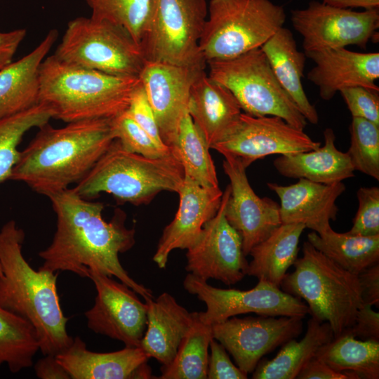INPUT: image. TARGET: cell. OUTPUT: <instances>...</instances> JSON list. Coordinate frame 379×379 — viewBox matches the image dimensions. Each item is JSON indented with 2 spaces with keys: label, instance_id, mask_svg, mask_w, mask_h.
Returning a JSON list of instances; mask_svg holds the SVG:
<instances>
[{
  "label": "cell",
  "instance_id": "19",
  "mask_svg": "<svg viewBox=\"0 0 379 379\" xmlns=\"http://www.w3.org/2000/svg\"><path fill=\"white\" fill-rule=\"evenodd\" d=\"M177 193V213L164 228L153 256L161 269L166 267L172 251L187 249L197 241L204 224L218 211L223 192L219 187H205L184 176Z\"/></svg>",
  "mask_w": 379,
  "mask_h": 379
},
{
  "label": "cell",
  "instance_id": "28",
  "mask_svg": "<svg viewBox=\"0 0 379 379\" xmlns=\"http://www.w3.org/2000/svg\"><path fill=\"white\" fill-rule=\"evenodd\" d=\"M305 228L301 223H281L251 250L247 275L280 287L288 269L298 258L300 238Z\"/></svg>",
  "mask_w": 379,
  "mask_h": 379
},
{
  "label": "cell",
  "instance_id": "39",
  "mask_svg": "<svg viewBox=\"0 0 379 379\" xmlns=\"http://www.w3.org/2000/svg\"><path fill=\"white\" fill-rule=\"evenodd\" d=\"M358 209L350 234L372 237L379 235V188L360 187L357 192Z\"/></svg>",
  "mask_w": 379,
  "mask_h": 379
},
{
  "label": "cell",
  "instance_id": "15",
  "mask_svg": "<svg viewBox=\"0 0 379 379\" xmlns=\"http://www.w3.org/2000/svg\"><path fill=\"white\" fill-rule=\"evenodd\" d=\"M299 317H230L211 326L213 338L221 343L246 374L253 372L261 358L302 331Z\"/></svg>",
  "mask_w": 379,
  "mask_h": 379
},
{
  "label": "cell",
  "instance_id": "30",
  "mask_svg": "<svg viewBox=\"0 0 379 379\" xmlns=\"http://www.w3.org/2000/svg\"><path fill=\"white\" fill-rule=\"evenodd\" d=\"M307 241L340 267L356 275L379 263V235L338 233L328 225L319 232L309 233Z\"/></svg>",
  "mask_w": 379,
  "mask_h": 379
},
{
  "label": "cell",
  "instance_id": "5",
  "mask_svg": "<svg viewBox=\"0 0 379 379\" xmlns=\"http://www.w3.org/2000/svg\"><path fill=\"white\" fill-rule=\"evenodd\" d=\"M181 164L173 154L147 157L126 150L117 139L73 190L81 197L100 193L112 195L119 204H147L160 192H178L184 179Z\"/></svg>",
  "mask_w": 379,
  "mask_h": 379
},
{
  "label": "cell",
  "instance_id": "21",
  "mask_svg": "<svg viewBox=\"0 0 379 379\" xmlns=\"http://www.w3.org/2000/svg\"><path fill=\"white\" fill-rule=\"evenodd\" d=\"M58 362L71 379H148L150 358L140 347H125L111 352H95L87 349L79 336L57 354Z\"/></svg>",
  "mask_w": 379,
  "mask_h": 379
},
{
  "label": "cell",
  "instance_id": "23",
  "mask_svg": "<svg viewBox=\"0 0 379 379\" xmlns=\"http://www.w3.org/2000/svg\"><path fill=\"white\" fill-rule=\"evenodd\" d=\"M145 301L147 326L140 347L162 366H167L196 320L197 312H190L166 292L156 299L148 298Z\"/></svg>",
  "mask_w": 379,
  "mask_h": 379
},
{
  "label": "cell",
  "instance_id": "36",
  "mask_svg": "<svg viewBox=\"0 0 379 379\" xmlns=\"http://www.w3.org/2000/svg\"><path fill=\"white\" fill-rule=\"evenodd\" d=\"M91 17L124 27L139 44L142 39L150 11L151 0H84Z\"/></svg>",
  "mask_w": 379,
  "mask_h": 379
},
{
  "label": "cell",
  "instance_id": "34",
  "mask_svg": "<svg viewBox=\"0 0 379 379\" xmlns=\"http://www.w3.org/2000/svg\"><path fill=\"white\" fill-rule=\"evenodd\" d=\"M212 327L197 317L182 340L176 354L167 366L161 367V379H206Z\"/></svg>",
  "mask_w": 379,
  "mask_h": 379
},
{
  "label": "cell",
  "instance_id": "13",
  "mask_svg": "<svg viewBox=\"0 0 379 379\" xmlns=\"http://www.w3.org/2000/svg\"><path fill=\"white\" fill-rule=\"evenodd\" d=\"M312 140L276 116L254 117L242 112L237 124L211 149L238 159L246 168L255 161L272 154H288L316 149Z\"/></svg>",
  "mask_w": 379,
  "mask_h": 379
},
{
  "label": "cell",
  "instance_id": "3",
  "mask_svg": "<svg viewBox=\"0 0 379 379\" xmlns=\"http://www.w3.org/2000/svg\"><path fill=\"white\" fill-rule=\"evenodd\" d=\"M24 231L14 220L0 230V307L22 317L34 328L39 350L56 356L73 340L57 290L58 272L34 270L22 252Z\"/></svg>",
  "mask_w": 379,
  "mask_h": 379
},
{
  "label": "cell",
  "instance_id": "9",
  "mask_svg": "<svg viewBox=\"0 0 379 379\" xmlns=\"http://www.w3.org/2000/svg\"><path fill=\"white\" fill-rule=\"evenodd\" d=\"M54 55L71 65L122 77H139L147 61L124 27L91 16L68 22Z\"/></svg>",
  "mask_w": 379,
  "mask_h": 379
},
{
  "label": "cell",
  "instance_id": "25",
  "mask_svg": "<svg viewBox=\"0 0 379 379\" xmlns=\"http://www.w3.org/2000/svg\"><path fill=\"white\" fill-rule=\"evenodd\" d=\"M57 38L50 30L30 53L0 69V119L39 104L40 67Z\"/></svg>",
  "mask_w": 379,
  "mask_h": 379
},
{
  "label": "cell",
  "instance_id": "33",
  "mask_svg": "<svg viewBox=\"0 0 379 379\" xmlns=\"http://www.w3.org/2000/svg\"><path fill=\"white\" fill-rule=\"evenodd\" d=\"M39 350L37 333L27 320L0 307V366L15 373L33 365Z\"/></svg>",
  "mask_w": 379,
  "mask_h": 379
},
{
  "label": "cell",
  "instance_id": "11",
  "mask_svg": "<svg viewBox=\"0 0 379 379\" xmlns=\"http://www.w3.org/2000/svg\"><path fill=\"white\" fill-rule=\"evenodd\" d=\"M184 288L206 306L198 312L199 319L212 326L239 314L255 313L266 317H305L310 314L307 305L272 284L258 280L256 286L246 291L214 287L189 273L183 280Z\"/></svg>",
  "mask_w": 379,
  "mask_h": 379
},
{
  "label": "cell",
  "instance_id": "6",
  "mask_svg": "<svg viewBox=\"0 0 379 379\" xmlns=\"http://www.w3.org/2000/svg\"><path fill=\"white\" fill-rule=\"evenodd\" d=\"M286 274L280 287L306 302L311 316L330 325L334 337L340 335L354 322L363 306L357 275L340 267L308 241L302 255Z\"/></svg>",
  "mask_w": 379,
  "mask_h": 379
},
{
  "label": "cell",
  "instance_id": "8",
  "mask_svg": "<svg viewBox=\"0 0 379 379\" xmlns=\"http://www.w3.org/2000/svg\"><path fill=\"white\" fill-rule=\"evenodd\" d=\"M206 65L208 77L231 91L244 113L279 117L304 131L307 120L277 80L261 48Z\"/></svg>",
  "mask_w": 379,
  "mask_h": 379
},
{
  "label": "cell",
  "instance_id": "26",
  "mask_svg": "<svg viewBox=\"0 0 379 379\" xmlns=\"http://www.w3.org/2000/svg\"><path fill=\"white\" fill-rule=\"evenodd\" d=\"M324 138V145L316 149L280 155L274 160V168L283 176L322 184L343 182L354 177V168L348 154L335 145L333 130L325 129Z\"/></svg>",
  "mask_w": 379,
  "mask_h": 379
},
{
  "label": "cell",
  "instance_id": "49",
  "mask_svg": "<svg viewBox=\"0 0 379 379\" xmlns=\"http://www.w3.org/2000/svg\"><path fill=\"white\" fill-rule=\"evenodd\" d=\"M2 274V271H1V265H0V276Z\"/></svg>",
  "mask_w": 379,
  "mask_h": 379
},
{
  "label": "cell",
  "instance_id": "14",
  "mask_svg": "<svg viewBox=\"0 0 379 379\" xmlns=\"http://www.w3.org/2000/svg\"><path fill=\"white\" fill-rule=\"evenodd\" d=\"M230 194L228 185L216 214L204 224L197 241L187 249L185 266L186 271L203 280L214 279L227 286L247 275L248 266L241 237L225 218Z\"/></svg>",
  "mask_w": 379,
  "mask_h": 379
},
{
  "label": "cell",
  "instance_id": "37",
  "mask_svg": "<svg viewBox=\"0 0 379 379\" xmlns=\"http://www.w3.org/2000/svg\"><path fill=\"white\" fill-rule=\"evenodd\" d=\"M350 146L347 152L354 171L379 180V126L352 117Z\"/></svg>",
  "mask_w": 379,
  "mask_h": 379
},
{
  "label": "cell",
  "instance_id": "2",
  "mask_svg": "<svg viewBox=\"0 0 379 379\" xmlns=\"http://www.w3.org/2000/svg\"><path fill=\"white\" fill-rule=\"evenodd\" d=\"M20 153L10 180L26 183L46 197L79 182L115 140L111 119L46 124Z\"/></svg>",
  "mask_w": 379,
  "mask_h": 379
},
{
  "label": "cell",
  "instance_id": "41",
  "mask_svg": "<svg viewBox=\"0 0 379 379\" xmlns=\"http://www.w3.org/2000/svg\"><path fill=\"white\" fill-rule=\"evenodd\" d=\"M126 111L157 145L168 147L162 141L154 112L142 84L134 91Z\"/></svg>",
  "mask_w": 379,
  "mask_h": 379
},
{
  "label": "cell",
  "instance_id": "24",
  "mask_svg": "<svg viewBox=\"0 0 379 379\" xmlns=\"http://www.w3.org/2000/svg\"><path fill=\"white\" fill-rule=\"evenodd\" d=\"M187 112L210 148L237 124L242 113L231 91L211 79L205 70L191 86Z\"/></svg>",
  "mask_w": 379,
  "mask_h": 379
},
{
  "label": "cell",
  "instance_id": "4",
  "mask_svg": "<svg viewBox=\"0 0 379 379\" xmlns=\"http://www.w3.org/2000/svg\"><path fill=\"white\" fill-rule=\"evenodd\" d=\"M39 103L53 118L66 123L112 119L125 112L141 84L139 77H122L74 65L54 54L39 71Z\"/></svg>",
  "mask_w": 379,
  "mask_h": 379
},
{
  "label": "cell",
  "instance_id": "47",
  "mask_svg": "<svg viewBox=\"0 0 379 379\" xmlns=\"http://www.w3.org/2000/svg\"><path fill=\"white\" fill-rule=\"evenodd\" d=\"M36 375L41 379H69L66 369L58 362L55 355H44L34 365Z\"/></svg>",
  "mask_w": 379,
  "mask_h": 379
},
{
  "label": "cell",
  "instance_id": "16",
  "mask_svg": "<svg viewBox=\"0 0 379 379\" xmlns=\"http://www.w3.org/2000/svg\"><path fill=\"white\" fill-rule=\"evenodd\" d=\"M88 278L97 295L93 306L85 312L88 328L122 342L125 347H140L147 326V304L132 288L112 277L91 271Z\"/></svg>",
  "mask_w": 379,
  "mask_h": 379
},
{
  "label": "cell",
  "instance_id": "44",
  "mask_svg": "<svg viewBox=\"0 0 379 379\" xmlns=\"http://www.w3.org/2000/svg\"><path fill=\"white\" fill-rule=\"evenodd\" d=\"M364 304L378 307L379 263L373 265L357 275Z\"/></svg>",
  "mask_w": 379,
  "mask_h": 379
},
{
  "label": "cell",
  "instance_id": "38",
  "mask_svg": "<svg viewBox=\"0 0 379 379\" xmlns=\"http://www.w3.org/2000/svg\"><path fill=\"white\" fill-rule=\"evenodd\" d=\"M115 139L127 151L147 157L159 158L171 154L168 147H161L133 120L126 110L111 119Z\"/></svg>",
  "mask_w": 379,
  "mask_h": 379
},
{
  "label": "cell",
  "instance_id": "18",
  "mask_svg": "<svg viewBox=\"0 0 379 379\" xmlns=\"http://www.w3.org/2000/svg\"><path fill=\"white\" fill-rule=\"evenodd\" d=\"M204 69L146 61L139 76L164 143L172 147L188 113L190 88Z\"/></svg>",
  "mask_w": 379,
  "mask_h": 379
},
{
  "label": "cell",
  "instance_id": "32",
  "mask_svg": "<svg viewBox=\"0 0 379 379\" xmlns=\"http://www.w3.org/2000/svg\"><path fill=\"white\" fill-rule=\"evenodd\" d=\"M209 146L187 113L181 120L171 150L181 164L185 176L205 187H219Z\"/></svg>",
  "mask_w": 379,
  "mask_h": 379
},
{
  "label": "cell",
  "instance_id": "27",
  "mask_svg": "<svg viewBox=\"0 0 379 379\" xmlns=\"http://www.w3.org/2000/svg\"><path fill=\"white\" fill-rule=\"evenodd\" d=\"M260 48L277 80L307 121L317 124L319 121L318 113L309 101L302 84L306 55L298 51L292 32L282 27Z\"/></svg>",
  "mask_w": 379,
  "mask_h": 379
},
{
  "label": "cell",
  "instance_id": "1",
  "mask_svg": "<svg viewBox=\"0 0 379 379\" xmlns=\"http://www.w3.org/2000/svg\"><path fill=\"white\" fill-rule=\"evenodd\" d=\"M57 216L51 244L39 252L41 269L67 271L88 277L91 271L115 277L145 300L152 292L133 279L122 267L119 254L135 244V230L125 226L126 215L116 211L109 222L102 215L104 204L86 200L67 188L48 196Z\"/></svg>",
  "mask_w": 379,
  "mask_h": 379
},
{
  "label": "cell",
  "instance_id": "29",
  "mask_svg": "<svg viewBox=\"0 0 379 379\" xmlns=\"http://www.w3.org/2000/svg\"><path fill=\"white\" fill-rule=\"evenodd\" d=\"M334 338L326 321L314 317L307 322L305 336L300 341L295 338L284 343L275 357L260 361L253 371L254 379H294L304 366L315 357L318 350Z\"/></svg>",
  "mask_w": 379,
  "mask_h": 379
},
{
  "label": "cell",
  "instance_id": "12",
  "mask_svg": "<svg viewBox=\"0 0 379 379\" xmlns=\"http://www.w3.org/2000/svg\"><path fill=\"white\" fill-rule=\"evenodd\" d=\"M293 28L302 36L304 53L355 45L366 49L378 34L379 8L354 11L310 1L291 11Z\"/></svg>",
  "mask_w": 379,
  "mask_h": 379
},
{
  "label": "cell",
  "instance_id": "42",
  "mask_svg": "<svg viewBox=\"0 0 379 379\" xmlns=\"http://www.w3.org/2000/svg\"><path fill=\"white\" fill-rule=\"evenodd\" d=\"M207 378L246 379L248 374L235 366L230 360L223 345L213 338L210 342Z\"/></svg>",
  "mask_w": 379,
  "mask_h": 379
},
{
  "label": "cell",
  "instance_id": "43",
  "mask_svg": "<svg viewBox=\"0 0 379 379\" xmlns=\"http://www.w3.org/2000/svg\"><path fill=\"white\" fill-rule=\"evenodd\" d=\"M361 340L379 342V313L364 304L358 310L354 324L345 331Z\"/></svg>",
  "mask_w": 379,
  "mask_h": 379
},
{
  "label": "cell",
  "instance_id": "35",
  "mask_svg": "<svg viewBox=\"0 0 379 379\" xmlns=\"http://www.w3.org/2000/svg\"><path fill=\"white\" fill-rule=\"evenodd\" d=\"M53 118L51 110L42 104L0 119V183L10 180L20 152L18 146L23 135L33 128H40Z\"/></svg>",
  "mask_w": 379,
  "mask_h": 379
},
{
  "label": "cell",
  "instance_id": "10",
  "mask_svg": "<svg viewBox=\"0 0 379 379\" xmlns=\"http://www.w3.org/2000/svg\"><path fill=\"white\" fill-rule=\"evenodd\" d=\"M208 9L206 0H151L140 42L146 60L205 69L199 43Z\"/></svg>",
  "mask_w": 379,
  "mask_h": 379
},
{
  "label": "cell",
  "instance_id": "45",
  "mask_svg": "<svg viewBox=\"0 0 379 379\" xmlns=\"http://www.w3.org/2000/svg\"><path fill=\"white\" fill-rule=\"evenodd\" d=\"M26 34L27 31L25 29L6 32H0V69L12 62L13 58Z\"/></svg>",
  "mask_w": 379,
  "mask_h": 379
},
{
  "label": "cell",
  "instance_id": "31",
  "mask_svg": "<svg viewBox=\"0 0 379 379\" xmlns=\"http://www.w3.org/2000/svg\"><path fill=\"white\" fill-rule=\"evenodd\" d=\"M315 357L349 379L379 378V342L361 340L343 331L321 347Z\"/></svg>",
  "mask_w": 379,
  "mask_h": 379
},
{
  "label": "cell",
  "instance_id": "7",
  "mask_svg": "<svg viewBox=\"0 0 379 379\" xmlns=\"http://www.w3.org/2000/svg\"><path fill=\"white\" fill-rule=\"evenodd\" d=\"M285 20L284 8L270 0H210L201 54L206 62L260 48Z\"/></svg>",
  "mask_w": 379,
  "mask_h": 379
},
{
  "label": "cell",
  "instance_id": "22",
  "mask_svg": "<svg viewBox=\"0 0 379 379\" xmlns=\"http://www.w3.org/2000/svg\"><path fill=\"white\" fill-rule=\"evenodd\" d=\"M267 185L280 199L281 223H301L316 232L335 220L338 212L335 202L346 189L343 182L322 184L302 178L290 185L275 182Z\"/></svg>",
  "mask_w": 379,
  "mask_h": 379
},
{
  "label": "cell",
  "instance_id": "46",
  "mask_svg": "<svg viewBox=\"0 0 379 379\" xmlns=\"http://www.w3.org/2000/svg\"><path fill=\"white\" fill-rule=\"evenodd\" d=\"M298 379H349L345 373L337 372L315 357L311 359L298 374Z\"/></svg>",
  "mask_w": 379,
  "mask_h": 379
},
{
  "label": "cell",
  "instance_id": "40",
  "mask_svg": "<svg viewBox=\"0 0 379 379\" xmlns=\"http://www.w3.org/2000/svg\"><path fill=\"white\" fill-rule=\"evenodd\" d=\"M339 92L352 117L362 118L379 126V91L357 86Z\"/></svg>",
  "mask_w": 379,
  "mask_h": 379
},
{
  "label": "cell",
  "instance_id": "17",
  "mask_svg": "<svg viewBox=\"0 0 379 379\" xmlns=\"http://www.w3.org/2000/svg\"><path fill=\"white\" fill-rule=\"evenodd\" d=\"M224 157L222 168L230 186L225 215L240 234L246 256L281 224L279 205L272 199L260 198L255 193L248 182L246 168L238 159L230 155Z\"/></svg>",
  "mask_w": 379,
  "mask_h": 379
},
{
  "label": "cell",
  "instance_id": "20",
  "mask_svg": "<svg viewBox=\"0 0 379 379\" xmlns=\"http://www.w3.org/2000/svg\"><path fill=\"white\" fill-rule=\"evenodd\" d=\"M315 66L307 79L319 88L324 100H331L337 92L351 86H363L376 91L379 78V53H358L345 48L305 53Z\"/></svg>",
  "mask_w": 379,
  "mask_h": 379
},
{
  "label": "cell",
  "instance_id": "48",
  "mask_svg": "<svg viewBox=\"0 0 379 379\" xmlns=\"http://www.w3.org/2000/svg\"><path fill=\"white\" fill-rule=\"evenodd\" d=\"M323 3L340 8H362L365 10L379 8V0H322Z\"/></svg>",
  "mask_w": 379,
  "mask_h": 379
}]
</instances>
